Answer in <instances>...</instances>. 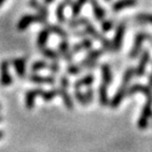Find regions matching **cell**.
I'll list each match as a JSON object with an SVG mask.
<instances>
[{"instance_id": "d4e9b609", "label": "cell", "mask_w": 152, "mask_h": 152, "mask_svg": "<svg viewBox=\"0 0 152 152\" xmlns=\"http://www.w3.org/2000/svg\"><path fill=\"white\" fill-rule=\"evenodd\" d=\"M28 5L32 7V9L36 10L38 14H41L43 16L48 17L49 16V10L45 5L41 4L38 0H28Z\"/></svg>"}, {"instance_id": "836d02e7", "label": "cell", "mask_w": 152, "mask_h": 152, "mask_svg": "<svg viewBox=\"0 0 152 152\" xmlns=\"http://www.w3.org/2000/svg\"><path fill=\"white\" fill-rule=\"evenodd\" d=\"M113 21L112 20H104L100 22V28H102V33H108L113 28Z\"/></svg>"}, {"instance_id": "f6af8a7d", "label": "cell", "mask_w": 152, "mask_h": 152, "mask_svg": "<svg viewBox=\"0 0 152 152\" xmlns=\"http://www.w3.org/2000/svg\"><path fill=\"white\" fill-rule=\"evenodd\" d=\"M4 2H5V0H0V7H2L3 3H4Z\"/></svg>"}, {"instance_id": "4316f807", "label": "cell", "mask_w": 152, "mask_h": 152, "mask_svg": "<svg viewBox=\"0 0 152 152\" xmlns=\"http://www.w3.org/2000/svg\"><path fill=\"white\" fill-rule=\"evenodd\" d=\"M66 7V3L64 1H61L57 4L56 11H55V14H56L57 21L59 23H64L66 22V16H64V9Z\"/></svg>"}, {"instance_id": "ac0fdd59", "label": "cell", "mask_w": 152, "mask_h": 152, "mask_svg": "<svg viewBox=\"0 0 152 152\" xmlns=\"http://www.w3.org/2000/svg\"><path fill=\"white\" fill-rule=\"evenodd\" d=\"M137 4V0H117L112 5V11L115 13L121 12L127 7H132Z\"/></svg>"}, {"instance_id": "9a60e30c", "label": "cell", "mask_w": 152, "mask_h": 152, "mask_svg": "<svg viewBox=\"0 0 152 152\" xmlns=\"http://www.w3.org/2000/svg\"><path fill=\"white\" fill-rule=\"evenodd\" d=\"M59 96L61 97L62 102H64V107L68 110L74 109V102L72 96L69 93V88H64V87H59Z\"/></svg>"}, {"instance_id": "ab89813d", "label": "cell", "mask_w": 152, "mask_h": 152, "mask_svg": "<svg viewBox=\"0 0 152 152\" xmlns=\"http://www.w3.org/2000/svg\"><path fill=\"white\" fill-rule=\"evenodd\" d=\"M88 34L86 33V31H75L73 33V36H77V37H86Z\"/></svg>"}, {"instance_id": "8992f818", "label": "cell", "mask_w": 152, "mask_h": 152, "mask_svg": "<svg viewBox=\"0 0 152 152\" xmlns=\"http://www.w3.org/2000/svg\"><path fill=\"white\" fill-rule=\"evenodd\" d=\"M150 61V52L149 50H144L140 55V58L138 60V64L136 68L134 69V74L136 77H142L145 75L146 70H147V66Z\"/></svg>"}, {"instance_id": "d6a6232c", "label": "cell", "mask_w": 152, "mask_h": 152, "mask_svg": "<svg viewBox=\"0 0 152 152\" xmlns=\"http://www.w3.org/2000/svg\"><path fill=\"white\" fill-rule=\"evenodd\" d=\"M74 96H75L76 100L78 102L79 104L81 106H88V102L86 99V96H85V93H83L80 91V89H74Z\"/></svg>"}, {"instance_id": "484cf974", "label": "cell", "mask_w": 152, "mask_h": 152, "mask_svg": "<svg viewBox=\"0 0 152 152\" xmlns=\"http://www.w3.org/2000/svg\"><path fill=\"white\" fill-rule=\"evenodd\" d=\"M85 31L86 33L88 34V35H90L91 37H93L94 39H96V40H102V38L104 37V36H102V34L99 33V32L96 30V28H95L94 26H92L91 24V22H89V23H87L85 26Z\"/></svg>"}, {"instance_id": "8d00e7d4", "label": "cell", "mask_w": 152, "mask_h": 152, "mask_svg": "<svg viewBox=\"0 0 152 152\" xmlns=\"http://www.w3.org/2000/svg\"><path fill=\"white\" fill-rule=\"evenodd\" d=\"M85 96H86L87 102H88V104H91V102H93V100H94V90L91 88L90 86H89L88 88H87V90H86Z\"/></svg>"}, {"instance_id": "d590c367", "label": "cell", "mask_w": 152, "mask_h": 152, "mask_svg": "<svg viewBox=\"0 0 152 152\" xmlns=\"http://www.w3.org/2000/svg\"><path fill=\"white\" fill-rule=\"evenodd\" d=\"M48 70L52 74H57L60 71V64L58 61H52L51 64H49Z\"/></svg>"}, {"instance_id": "603a6c76", "label": "cell", "mask_w": 152, "mask_h": 152, "mask_svg": "<svg viewBox=\"0 0 152 152\" xmlns=\"http://www.w3.org/2000/svg\"><path fill=\"white\" fill-rule=\"evenodd\" d=\"M40 54L42 55V56H45L47 59H50L52 60V61H58L59 60V53L57 52V51L53 50V49H51V48H42V49H40Z\"/></svg>"}, {"instance_id": "60d3db41", "label": "cell", "mask_w": 152, "mask_h": 152, "mask_svg": "<svg viewBox=\"0 0 152 152\" xmlns=\"http://www.w3.org/2000/svg\"><path fill=\"white\" fill-rule=\"evenodd\" d=\"M148 83H149L150 87L152 88V72L148 74Z\"/></svg>"}, {"instance_id": "4fadbf2b", "label": "cell", "mask_w": 152, "mask_h": 152, "mask_svg": "<svg viewBox=\"0 0 152 152\" xmlns=\"http://www.w3.org/2000/svg\"><path fill=\"white\" fill-rule=\"evenodd\" d=\"M104 49H102H102H94V50L89 51L88 54L86 55L85 58H83V59L79 62V64H80L83 69H85L86 66H88L89 64L95 61V60H98V58H99V57L104 54Z\"/></svg>"}, {"instance_id": "30bf717a", "label": "cell", "mask_w": 152, "mask_h": 152, "mask_svg": "<svg viewBox=\"0 0 152 152\" xmlns=\"http://www.w3.org/2000/svg\"><path fill=\"white\" fill-rule=\"evenodd\" d=\"M58 53L64 58V61L71 62L73 60V53H72L71 47L68 39H62L61 42L58 45Z\"/></svg>"}, {"instance_id": "83f0119b", "label": "cell", "mask_w": 152, "mask_h": 152, "mask_svg": "<svg viewBox=\"0 0 152 152\" xmlns=\"http://www.w3.org/2000/svg\"><path fill=\"white\" fill-rule=\"evenodd\" d=\"M88 1L89 0H75V1L72 3V7H71L72 16L78 17V15L80 14V12H81L83 7L88 2Z\"/></svg>"}, {"instance_id": "3957f363", "label": "cell", "mask_w": 152, "mask_h": 152, "mask_svg": "<svg viewBox=\"0 0 152 152\" xmlns=\"http://www.w3.org/2000/svg\"><path fill=\"white\" fill-rule=\"evenodd\" d=\"M146 98H147V100H146V104L142 107L140 118H138L137 121V126L140 130H145V129L148 128L149 119L152 116V96H148Z\"/></svg>"}, {"instance_id": "f546056e", "label": "cell", "mask_w": 152, "mask_h": 152, "mask_svg": "<svg viewBox=\"0 0 152 152\" xmlns=\"http://www.w3.org/2000/svg\"><path fill=\"white\" fill-rule=\"evenodd\" d=\"M48 66H49V64L45 60H37V61H34L32 64L31 71L32 73H37L41 70H48Z\"/></svg>"}, {"instance_id": "ffe728a7", "label": "cell", "mask_w": 152, "mask_h": 152, "mask_svg": "<svg viewBox=\"0 0 152 152\" xmlns=\"http://www.w3.org/2000/svg\"><path fill=\"white\" fill-rule=\"evenodd\" d=\"M50 34H51V32L49 31L47 28H42V30L39 31V33H38V35H37V39H36V45H37L39 50L45 47L48 40H49V37H50Z\"/></svg>"}, {"instance_id": "ee69618b", "label": "cell", "mask_w": 152, "mask_h": 152, "mask_svg": "<svg viewBox=\"0 0 152 152\" xmlns=\"http://www.w3.org/2000/svg\"><path fill=\"white\" fill-rule=\"evenodd\" d=\"M64 1L66 3V5H68V4H70V3H72V0H64Z\"/></svg>"}, {"instance_id": "7a4b0ae2", "label": "cell", "mask_w": 152, "mask_h": 152, "mask_svg": "<svg viewBox=\"0 0 152 152\" xmlns=\"http://www.w3.org/2000/svg\"><path fill=\"white\" fill-rule=\"evenodd\" d=\"M32 23H42L47 24L48 23V17L43 16L41 14H26L23 15L21 18L19 19V21L17 22V30L20 32L26 31L28 26H31Z\"/></svg>"}, {"instance_id": "ba28073f", "label": "cell", "mask_w": 152, "mask_h": 152, "mask_svg": "<svg viewBox=\"0 0 152 152\" xmlns=\"http://www.w3.org/2000/svg\"><path fill=\"white\" fill-rule=\"evenodd\" d=\"M42 88H35V89H31L26 93V96H24V106L28 110H32L35 107V102H36V98L38 96H40L43 92Z\"/></svg>"}, {"instance_id": "e575fe53", "label": "cell", "mask_w": 152, "mask_h": 152, "mask_svg": "<svg viewBox=\"0 0 152 152\" xmlns=\"http://www.w3.org/2000/svg\"><path fill=\"white\" fill-rule=\"evenodd\" d=\"M100 43L102 45V49H104L106 52H113V45H112V41H110L108 38L104 37L100 40Z\"/></svg>"}, {"instance_id": "7dc6e473", "label": "cell", "mask_w": 152, "mask_h": 152, "mask_svg": "<svg viewBox=\"0 0 152 152\" xmlns=\"http://www.w3.org/2000/svg\"><path fill=\"white\" fill-rule=\"evenodd\" d=\"M106 1H107V2H109V1H111V0H106Z\"/></svg>"}, {"instance_id": "f1b7e54d", "label": "cell", "mask_w": 152, "mask_h": 152, "mask_svg": "<svg viewBox=\"0 0 152 152\" xmlns=\"http://www.w3.org/2000/svg\"><path fill=\"white\" fill-rule=\"evenodd\" d=\"M57 95H59V89L58 88H53L48 91H43L42 94L40 95V97L45 100V102H49L53 100Z\"/></svg>"}, {"instance_id": "bcb514c9", "label": "cell", "mask_w": 152, "mask_h": 152, "mask_svg": "<svg viewBox=\"0 0 152 152\" xmlns=\"http://www.w3.org/2000/svg\"><path fill=\"white\" fill-rule=\"evenodd\" d=\"M3 119H2V116H1V115H0V123H1V121H2Z\"/></svg>"}, {"instance_id": "7bdbcfd3", "label": "cell", "mask_w": 152, "mask_h": 152, "mask_svg": "<svg viewBox=\"0 0 152 152\" xmlns=\"http://www.w3.org/2000/svg\"><path fill=\"white\" fill-rule=\"evenodd\" d=\"M3 136H4V132L2 130H0V140H2Z\"/></svg>"}, {"instance_id": "4dcf8cb0", "label": "cell", "mask_w": 152, "mask_h": 152, "mask_svg": "<svg viewBox=\"0 0 152 152\" xmlns=\"http://www.w3.org/2000/svg\"><path fill=\"white\" fill-rule=\"evenodd\" d=\"M83 70V68L80 66L79 64H70L66 66V71L68 74H70V75H77V74H79L81 71Z\"/></svg>"}, {"instance_id": "7c38bea8", "label": "cell", "mask_w": 152, "mask_h": 152, "mask_svg": "<svg viewBox=\"0 0 152 152\" xmlns=\"http://www.w3.org/2000/svg\"><path fill=\"white\" fill-rule=\"evenodd\" d=\"M136 93H140V94L145 95L146 97H148V96H152V89L146 85L135 83V85L129 87L127 96H132V95L136 94Z\"/></svg>"}, {"instance_id": "cb8c5ba5", "label": "cell", "mask_w": 152, "mask_h": 152, "mask_svg": "<svg viewBox=\"0 0 152 152\" xmlns=\"http://www.w3.org/2000/svg\"><path fill=\"white\" fill-rule=\"evenodd\" d=\"M90 20H89L87 17L81 16V17H72L70 20H68V26L71 28H76L80 26H85L87 23H89Z\"/></svg>"}, {"instance_id": "52a82bcc", "label": "cell", "mask_w": 152, "mask_h": 152, "mask_svg": "<svg viewBox=\"0 0 152 152\" xmlns=\"http://www.w3.org/2000/svg\"><path fill=\"white\" fill-rule=\"evenodd\" d=\"M125 32H126V24L124 23V22H121V23H119L118 26H117L116 30H115V34H114L113 40H112L113 52H118L121 49Z\"/></svg>"}, {"instance_id": "b9f144b4", "label": "cell", "mask_w": 152, "mask_h": 152, "mask_svg": "<svg viewBox=\"0 0 152 152\" xmlns=\"http://www.w3.org/2000/svg\"><path fill=\"white\" fill-rule=\"evenodd\" d=\"M43 2H45V4H51V3L54 2V0H43Z\"/></svg>"}, {"instance_id": "6da1fadb", "label": "cell", "mask_w": 152, "mask_h": 152, "mask_svg": "<svg viewBox=\"0 0 152 152\" xmlns=\"http://www.w3.org/2000/svg\"><path fill=\"white\" fill-rule=\"evenodd\" d=\"M135 76L134 74V68L132 66H129L128 69L125 71L123 76V79H121V87L117 89L116 93L113 96L111 100H110V107L115 109V108H118L121 106V102L124 100V98L126 97L127 94H128L129 87H130V83L132 80V78Z\"/></svg>"}, {"instance_id": "2e32d148", "label": "cell", "mask_w": 152, "mask_h": 152, "mask_svg": "<svg viewBox=\"0 0 152 152\" xmlns=\"http://www.w3.org/2000/svg\"><path fill=\"white\" fill-rule=\"evenodd\" d=\"M98 102L102 107L110 106V99L108 96V86L102 83L98 87Z\"/></svg>"}, {"instance_id": "c3c4849f", "label": "cell", "mask_w": 152, "mask_h": 152, "mask_svg": "<svg viewBox=\"0 0 152 152\" xmlns=\"http://www.w3.org/2000/svg\"><path fill=\"white\" fill-rule=\"evenodd\" d=\"M0 110H1V104H0Z\"/></svg>"}, {"instance_id": "9c48e42d", "label": "cell", "mask_w": 152, "mask_h": 152, "mask_svg": "<svg viewBox=\"0 0 152 152\" xmlns=\"http://www.w3.org/2000/svg\"><path fill=\"white\" fill-rule=\"evenodd\" d=\"M28 79L31 83L37 85H54L56 79L53 75H40L37 73H32L28 76Z\"/></svg>"}, {"instance_id": "f35d334b", "label": "cell", "mask_w": 152, "mask_h": 152, "mask_svg": "<svg viewBox=\"0 0 152 152\" xmlns=\"http://www.w3.org/2000/svg\"><path fill=\"white\" fill-rule=\"evenodd\" d=\"M97 64H98V61H97V60H95V61H93V62H91V64H89L88 66H86L85 69H86V70H89V71H91V70L96 69V66H97Z\"/></svg>"}, {"instance_id": "277c9868", "label": "cell", "mask_w": 152, "mask_h": 152, "mask_svg": "<svg viewBox=\"0 0 152 152\" xmlns=\"http://www.w3.org/2000/svg\"><path fill=\"white\" fill-rule=\"evenodd\" d=\"M151 37V34L146 33V32H140L135 35L134 37V41H133V45L131 48V51L129 53V57L131 59H134L135 57H137L140 55V53L142 52V43L146 40H149Z\"/></svg>"}, {"instance_id": "1f68e13d", "label": "cell", "mask_w": 152, "mask_h": 152, "mask_svg": "<svg viewBox=\"0 0 152 152\" xmlns=\"http://www.w3.org/2000/svg\"><path fill=\"white\" fill-rule=\"evenodd\" d=\"M135 20L140 23H149L152 24V14L149 13H142L135 17Z\"/></svg>"}, {"instance_id": "e0dca14e", "label": "cell", "mask_w": 152, "mask_h": 152, "mask_svg": "<svg viewBox=\"0 0 152 152\" xmlns=\"http://www.w3.org/2000/svg\"><path fill=\"white\" fill-rule=\"evenodd\" d=\"M91 3V7H92V11L94 13L95 19L97 21H104V17H106V12H104V7L98 3L97 0H89Z\"/></svg>"}, {"instance_id": "7402d4cb", "label": "cell", "mask_w": 152, "mask_h": 152, "mask_svg": "<svg viewBox=\"0 0 152 152\" xmlns=\"http://www.w3.org/2000/svg\"><path fill=\"white\" fill-rule=\"evenodd\" d=\"M45 28H47L51 33L59 36L62 39H68V37H69V34L66 33L60 26H57V24H53V23H47L45 24Z\"/></svg>"}, {"instance_id": "74e56055", "label": "cell", "mask_w": 152, "mask_h": 152, "mask_svg": "<svg viewBox=\"0 0 152 152\" xmlns=\"http://www.w3.org/2000/svg\"><path fill=\"white\" fill-rule=\"evenodd\" d=\"M59 83L60 87H64V88H69L70 87V79L68 76L66 75H61L59 78Z\"/></svg>"}, {"instance_id": "44dd1931", "label": "cell", "mask_w": 152, "mask_h": 152, "mask_svg": "<svg viewBox=\"0 0 152 152\" xmlns=\"http://www.w3.org/2000/svg\"><path fill=\"white\" fill-rule=\"evenodd\" d=\"M95 81V77L93 74H87L86 76H83L78 80H76L73 85L74 89H80L81 87H89Z\"/></svg>"}, {"instance_id": "5bb4252c", "label": "cell", "mask_w": 152, "mask_h": 152, "mask_svg": "<svg viewBox=\"0 0 152 152\" xmlns=\"http://www.w3.org/2000/svg\"><path fill=\"white\" fill-rule=\"evenodd\" d=\"M93 45V41L92 39L88 37H83L81 39V41L79 42H76L72 45L71 50L73 54H77V53H80L81 51H87V50H91V48Z\"/></svg>"}, {"instance_id": "8fae6325", "label": "cell", "mask_w": 152, "mask_h": 152, "mask_svg": "<svg viewBox=\"0 0 152 152\" xmlns=\"http://www.w3.org/2000/svg\"><path fill=\"white\" fill-rule=\"evenodd\" d=\"M13 64L15 72L19 78H24L26 76V59L24 57H19V58H14L11 61Z\"/></svg>"}, {"instance_id": "5b68a950", "label": "cell", "mask_w": 152, "mask_h": 152, "mask_svg": "<svg viewBox=\"0 0 152 152\" xmlns=\"http://www.w3.org/2000/svg\"><path fill=\"white\" fill-rule=\"evenodd\" d=\"M10 64L11 62L7 59L0 62V83L2 87H9L13 83L12 75L10 72Z\"/></svg>"}, {"instance_id": "d6986e66", "label": "cell", "mask_w": 152, "mask_h": 152, "mask_svg": "<svg viewBox=\"0 0 152 152\" xmlns=\"http://www.w3.org/2000/svg\"><path fill=\"white\" fill-rule=\"evenodd\" d=\"M102 70V80L104 85H107L109 87L113 81V74H112L111 66L108 64H102L100 66Z\"/></svg>"}]
</instances>
